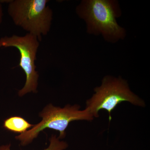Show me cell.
<instances>
[{"mask_svg": "<svg viewBox=\"0 0 150 150\" xmlns=\"http://www.w3.org/2000/svg\"><path fill=\"white\" fill-rule=\"evenodd\" d=\"M77 13L85 21L87 32L102 35L108 42L123 39L125 29L118 24L116 18L121 15L118 2L112 0H84L76 8Z\"/></svg>", "mask_w": 150, "mask_h": 150, "instance_id": "1", "label": "cell"}, {"mask_svg": "<svg viewBox=\"0 0 150 150\" xmlns=\"http://www.w3.org/2000/svg\"><path fill=\"white\" fill-rule=\"evenodd\" d=\"M94 90V93L86 100L85 107L94 118L99 117L100 110H106L109 114L110 122L111 112L123 102H129L139 107L146 106L144 101L131 91L127 81L120 76H105L101 85Z\"/></svg>", "mask_w": 150, "mask_h": 150, "instance_id": "2", "label": "cell"}, {"mask_svg": "<svg viewBox=\"0 0 150 150\" xmlns=\"http://www.w3.org/2000/svg\"><path fill=\"white\" fill-rule=\"evenodd\" d=\"M42 118L40 123L34 125L31 129L15 137L22 146L30 144L44 129H49L59 131V139L66 136V130L71 122L75 121H91L92 115L85 108L81 110L80 105L68 104L64 108L56 107L49 104L39 113Z\"/></svg>", "mask_w": 150, "mask_h": 150, "instance_id": "3", "label": "cell"}, {"mask_svg": "<svg viewBox=\"0 0 150 150\" xmlns=\"http://www.w3.org/2000/svg\"><path fill=\"white\" fill-rule=\"evenodd\" d=\"M47 0H14L9 3L8 12L15 24L37 37L47 35L51 28L53 13Z\"/></svg>", "mask_w": 150, "mask_h": 150, "instance_id": "4", "label": "cell"}, {"mask_svg": "<svg viewBox=\"0 0 150 150\" xmlns=\"http://www.w3.org/2000/svg\"><path fill=\"white\" fill-rule=\"evenodd\" d=\"M39 46L37 37L29 33L24 36L14 35L11 37L5 36L0 38V48L15 47L20 54L18 66L25 73L26 81L24 87L18 91L19 96H23L31 92H37L39 75L35 71V61Z\"/></svg>", "mask_w": 150, "mask_h": 150, "instance_id": "5", "label": "cell"}, {"mask_svg": "<svg viewBox=\"0 0 150 150\" xmlns=\"http://www.w3.org/2000/svg\"><path fill=\"white\" fill-rule=\"evenodd\" d=\"M33 126L20 116L10 117L5 120L4 123L5 129L14 133L21 134L24 133Z\"/></svg>", "mask_w": 150, "mask_h": 150, "instance_id": "6", "label": "cell"}, {"mask_svg": "<svg viewBox=\"0 0 150 150\" xmlns=\"http://www.w3.org/2000/svg\"><path fill=\"white\" fill-rule=\"evenodd\" d=\"M50 144L48 148L43 150H64L68 147L67 142L61 141L56 135H52L49 139ZM11 144L0 146V150H11Z\"/></svg>", "mask_w": 150, "mask_h": 150, "instance_id": "7", "label": "cell"}, {"mask_svg": "<svg viewBox=\"0 0 150 150\" xmlns=\"http://www.w3.org/2000/svg\"><path fill=\"white\" fill-rule=\"evenodd\" d=\"M1 2L0 1V25L2 22V18L3 16L2 7L1 5Z\"/></svg>", "mask_w": 150, "mask_h": 150, "instance_id": "8", "label": "cell"}]
</instances>
